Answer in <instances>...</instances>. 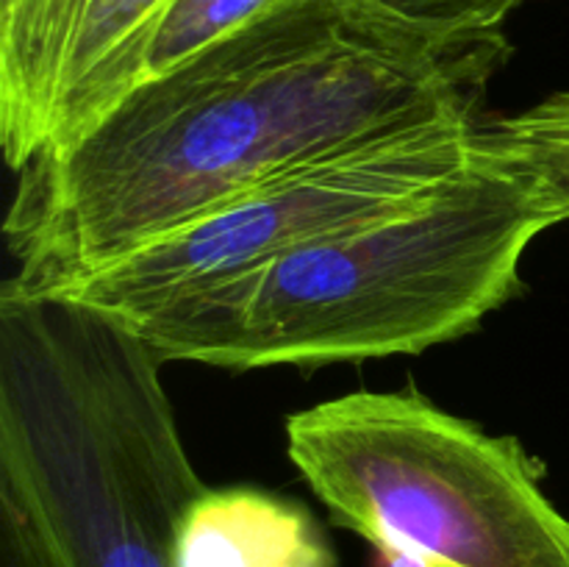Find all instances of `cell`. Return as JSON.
Instances as JSON below:
<instances>
[{"label": "cell", "instance_id": "6da1fadb", "mask_svg": "<svg viewBox=\"0 0 569 567\" xmlns=\"http://www.w3.org/2000/svg\"><path fill=\"white\" fill-rule=\"evenodd\" d=\"M509 53L503 31H433L383 0H287L17 170L9 281L48 292L283 172L478 117Z\"/></svg>", "mask_w": 569, "mask_h": 567}, {"label": "cell", "instance_id": "7a4b0ae2", "mask_svg": "<svg viewBox=\"0 0 569 567\" xmlns=\"http://www.w3.org/2000/svg\"><path fill=\"white\" fill-rule=\"evenodd\" d=\"M553 226L537 187L478 145L476 161L420 203L292 250L131 331L161 361L226 370L422 354L509 304L522 256Z\"/></svg>", "mask_w": 569, "mask_h": 567}, {"label": "cell", "instance_id": "3957f363", "mask_svg": "<svg viewBox=\"0 0 569 567\" xmlns=\"http://www.w3.org/2000/svg\"><path fill=\"white\" fill-rule=\"evenodd\" d=\"M139 334L76 300L0 289V500L50 567H176L206 489Z\"/></svg>", "mask_w": 569, "mask_h": 567}, {"label": "cell", "instance_id": "277c9868", "mask_svg": "<svg viewBox=\"0 0 569 567\" xmlns=\"http://www.w3.org/2000/svg\"><path fill=\"white\" fill-rule=\"evenodd\" d=\"M287 454L383 567H569V517L526 448L415 389L295 411Z\"/></svg>", "mask_w": 569, "mask_h": 567}, {"label": "cell", "instance_id": "5b68a950", "mask_svg": "<svg viewBox=\"0 0 569 567\" xmlns=\"http://www.w3.org/2000/svg\"><path fill=\"white\" fill-rule=\"evenodd\" d=\"M478 122L448 117L283 172L48 295L137 326L292 250L420 203L476 161Z\"/></svg>", "mask_w": 569, "mask_h": 567}, {"label": "cell", "instance_id": "8992f818", "mask_svg": "<svg viewBox=\"0 0 569 567\" xmlns=\"http://www.w3.org/2000/svg\"><path fill=\"white\" fill-rule=\"evenodd\" d=\"M170 0H0V142L11 170L128 89Z\"/></svg>", "mask_w": 569, "mask_h": 567}, {"label": "cell", "instance_id": "52a82bcc", "mask_svg": "<svg viewBox=\"0 0 569 567\" xmlns=\"http://www.w3.org/2000/svg\"><path fill=\"white\" fill-rule=\"evenodd\" d=\"M176 567H337L300 500L259 487H206L183 511Z\"/></svg>", "mask_w": 569, "mask_h": 567}, {"label": "cell", "instance_id": "ba28073f", "mask_svg": "<svg viewBox=\"0 0 569 567\" xmlns=\"http://www.w3.org/2000/svg\"><path fill=\"white\" fill-rule=\"evenodd\" d=\"M478 145L489 159L522 172L556 220H569V92L550 94L517 115L481 120Z\"/></svg>", "mask_w": 569, "mask_h": 567}, {"label": "cell", "instance_id": "9c48e42d", "mask_svg": "<svg viewBox=\"0 0 569 567\" xmlns=\"http://www.w3.org/2000/svg\"><path fill=\"white\" fill-rule=\"evenodd\" d=\"M287 0H170L133 59L128 89L183 64Z\"/></svg>", "mask_w": 569, "mask_h": 567}, {"label": "cell", "instance_id": "30bf717a", "mask_svg": "<svg viewBox=\"0 0 569 567\" xmlns=\"http://www.w3.org/2000/svg\"><path fill=\"white\" fill-rule=\"evenodd\" d=\"M389 9L417 26L442 33L500 31L503 20L522 0H383Z\"/></svg>", "mask_w": 569, "mask_h": 567}, {"label": "cell", "instance_id": "8fae6325", "mask_svg": "<svg viewBox=\"0 0 569 567\" xmlns=\"http://www.w3.org/2000/svg\"><path fill=\"white\" fill-rule=\"evenodd\" d=\"M0 567H50L20 511L0 500Z\"/></svg>", "mask_w": 569, "mask_h": 567}]
</instances>
